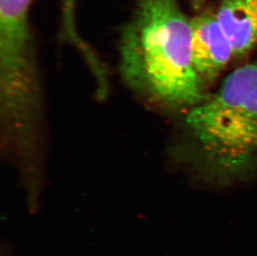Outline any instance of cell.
Wrapping results in <instances>:
<instances>
[{
    "label": "cell",
    "mask_w": 257,
    "mask_h": 256,
    "mask_svg": "<svg viewBox=\"0 0 257 256\" xmlns=\"http://www.w3.org/2000/svg\"><path fill=\"white\" fill-rule=\"evenodd\" d=\"M119 51L121 73L135 89L169 106L203 102L192 23L178 0H136L121 28Z\"/></svg>",
    "instance_id": "cell-1"
},
{
    "label": "cell",
    "mask_w": 257,
    "mask_h": 256,
    "mask_svg": "<svg viewBox=\"0 0 257 256\" xmlns=\"http://www.w3.org/2000/svg\"><path fill=\"white\" fill-rule=\"evenodd\" d=\"M187 126L209 167L233 177L257 162V61L225 78L215 94L190 110Z\"/></svg>",
    "instance_id": "cell-2"
},
{
    "label": "cell",
    "mask_w": 257,
    "mask_h": 256,
    "mask_svg": "<svg viewBox=\"0 0 257 256\" xmlns=\"http://www.w3.org/2000/svg\"><path fill=\"white\" fill-rule=\"evenodd\" d=\"M191 23L195 68L202 81H211L235 57L232 47L215 13L201 12Z\"/></svg>",
    "instance_id": "cell-3"
},
{
    "label": "cell",
    "mask_w": 257,
    "mask_h": 256,
    "mask_svg": "<svg viewBox=\"0 0 257 256\" xmlns=\"http://www.w3.org/2000/svg\"><path fill=\"white\" fill-rule=\"evenodd\" d=\"M228 38L234 55H244L257 46V0H217L215 11Z\"/></svg>",
    "instance_id": "cell-4"
},
{
    "label": "cell",
    "mask_w": 257,
    "mask_h": 256,
    "mask_svg": "<svg viewBox=\"0 0 257 256\" xmlns=\"http://www.w3.org/2000/svg\"><path fill=\"white\" fill-rule=\"evenodd\" d=\"M78 0H60L61 28L63 36L78 48L88 53L84 42L78 34L77 26V6Z\"/></svg>",
    "instance_id": "cell-5"
},
{
    "label": "cell",
    "mask_w": 257,
    "mask_h": 256,
    "mask_svg": "<svg viewBox=\"0 0 257 256\" xmlns=\"http://www.w3.org/2000/svg\"><path fill=\"white\" fill-rule=\"evenodd\" d=\"M187 1L192 9L196 11H199L200 10H201L206 2V0H187Z\"/></svg>",
    "instance_id": "cell-6"
}]
</instances>
